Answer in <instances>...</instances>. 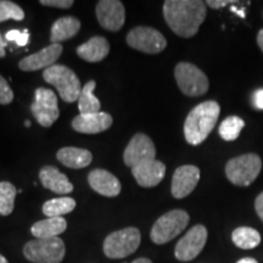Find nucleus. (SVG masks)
<instances>
[{"instance_id": "6", "label": "nucleus", "mask_w": 263, "mask_h": 263, "mask_svg": "<svg viewBox=\"0 0 263 263\" xmlns=\"http://www.w3.org/2000/svg\"><path fill=\"white\" fill-rule=\"evenodd\" d=\"M140 232L136 227L117 230L107 235L104 240V254L108 258H126L137 251L140 245Z\"/></svg>"}, {"instance_id": "24", "label": "nucleus", "mask_w": 263, "mask_h": 263, "mask_svg": "<svg viewBox=\"0 0 263 263\" xmlns=\"http://www.w3.org/2000/svg\"><path fill=\"white\" fill-rule=\"evenodd\" d=\"M233 244L242 250H252L261 244V234L250 227H239L232 233Z\"/></svg>"}, {"instance_id": "29", "label": "nucleus", "mask_w": 263, "mask_h": 263, "mask_svg": "<svg viewBox=\"0 0 263 263\" xmlns=\"http://www.w3.org/2000/svg\"><path fill=\"white\" fill-rule=\"evenodd\" d=\"M25 18L24 10L15 3L9 0H0V22L6 20H15V21H22Z\"/></svg>"}, {"instance_id": "34", "label": "nucleus", "mask_w": 263, "mask_h": 263, "mask_svg": "<svg viewBox=\"0 0 263 263\" xmlns=\"http://www.w3.org/2000/svg\"><path fill=\"white\" fill-rule=\"evenodd\" d=\"M255 210H256V213H257V216L259 217V219L263 222V192L256 197Z\"/></svg>"}, {"instance_id": "1", "label": "nucleus", "mask_w": 263, "mask_h": 263, "mask_svg": "<svg viewBox=\"0 0 263 263\" xmlns=\"http://www.w3.org/2000/svg\"><path fill=\"white\" fill-rule=\"evenodd\" d=\"M206 8V3L200 0H166L163 3V17L177 35L192 38L205 21Z\"/></svg>"}, {"instance_id": "26", "label": "nucleus", "mask_w": 263, "mask_h": 263, "mask_svg": "<svg viewBox=\"0 0 263 263\" xmlns=\"http://www.w3.org/2000/svg\"><path fill=\"white\" fill-rule=\"evenodd\" d=\"M74 207L76 201L72 197H57L43 205V213L47 217H62L73 211Z\"/></svg>"}, {"instance_id": "31", "label": "nucleus", "mask_w": 263, "mask_h": 263, "mask_svg": "<svg viewBox=\"0 0 263 263\" xmlns=\"http://www.w3.org/2000/svg\"><path fill=\"white\" fill-rule=\"evenodd\" d=\"M14 100V91L3 76H0V104L9 105Z\"/></svg>"}, {"instance_id": "2", "label": "nucleus", "mask_w": 263, "mask_h": 263, "mask_svg": "<svg viewBox=\"0 0 263 263\" xmlns=\"http://www.w3.org/2000/svg\"><path fill=\"white\" fill-rule=\"evenodd\" d=\"M221 114L217 101L209 100L199 104L190 111L184 122V137L190 145H200L210 136Z\"/></svg>"}, {"instance_id": "25", "label": "nucleus", "mask_w": 263, "mask_h": 263, "mask_svg": "<svg viewBox=\"0 0 263 263\" xmlns=\"http://www.w3.org/2000/svg\"><path fill=\"white\" fill-rule=\"evenodd\" d=\"M97 87L95 81H89L82 88V91L78 98V108L82 115L100 112V100L94 95V89Z\"/></svg>"}, {"instance_id": "9", "label": "nucleus", "mask_w": 263, "mask_h": 263, "mask_svg": "<svg viewBox=\"0 0 263 263\" xmlns=\"http://www.w3.org/2000/svg\"><path fill=\"white\" fill-rule=\"evenodd\" d=\"M127 44L130 48L145 54H159L167 47V41L157 29L147 26H139L128 32Z\"/></svg>"}, {"instance_id": "8", "label": "nucleus", "mask_w": 263, "mask_h": 263, "mask_svg": "<svg viewBox=\"0 0 263 263\" xmlns=\"http://www.w3.org/2000/svg\"><path fill=\"white\" fill-rule=\"evenodd\" d=\"M66 248L60 238L35 239L24 248L25 257L33 263H61L65 258Z\"/></svg>"}, {"instance_id": "15", "label": "nucleus", "mask_w": 263, "mask_h": 263, "mask_svg": "<svg viewBox=\"0 0 263 263\" xmlns=\"http://www.w3.org/2000/svg\"><path fill=\"white\" fill-rule=\"evenodd\" d=\"M62 54V45L61 44H50L49 47L42 49L41 51L35 54L28 55L25 59L20 61L18 67L21 71L33 72L44 68L51 67L55 65V61L60 58Z\"/></svg>"}, {"instance_id": "38", "label": "nucleus", "mask_w": 263, "mask_h": 263, "mask_svg": "<svg viewBox=\"0 0 263 263\" xmlns=\"http://www.w3.org/2000/svg\"><path fill=\"white\" fill-rule=\"evenodd\" d=\"M236 263H258V262L252 257H244V258H240Z\"/></svg>"}, {"instance_id": "36", "label": "nucleus", "mask_w": 263, "mask_h": 263, "mask_svg": "<svg viewBox=\"0 0 263 263\" xmlns=\"http://www.w3.org/2000/svg\"><path fill=\"white\" fill-rule=\"evenodd\" d=\"M6 42L4 41V38H3L2 33H0V59H3L5 57V48H6Z\"/></svg>"}, {"instance_id": "10", "label": "nucleus", "mask_w": 263, "mask_h": 263, "mask_svg": "<svg viewBox=\"0 0 263 263\" xmlns=\"http://www.w3.org/2000/svg\"><path fill=\"white\" fill-rule=\"evenodd\" d=\"M31 111L41 126L48 128L58 121L60 111L58 106V98L54 91L48 88H38L34 93V101Z\"/></svg>"}, {"instance_id": "3", "label": "nucleus", "mask_w": 263, "mask_h": 263, "mask_svg": "<svg viewBox=\"0 0 263 263\" xmlns=\"http://www.w3.org/2000/svg\"><path fill=\"white\" fill-rule=\"evenodd\" d=\"M43 78L47 83L54 85L65 103H74L82 91L80 78L71 68L64 65H54L43 72Z\"/></svg>"}, {"instance_id": "19", "label": "nucleus", "mask_w": 263, "mask_h": 263, "mask_svg": "<svg viewBox=\"0 0 263 263\" xmlns=\"http://www.w3.org/2000/svg\"><path fill=\"white\" fill-rule=\"evenodd\" d=\"M39 179L45 189L59 194V195H66L73 190V185L70 183L67 177L54 166L43 167L39 171Z\"/></svg>"}, {"instance_id": "27", "label": "nucleus", "mask_w": 263, "mask_h": 263, "mask_svg": "<svg viewBox=\"0 0 263 263\" xmlns=\"http://www.w3.org/2000/svg\"><path fill=\"white\" fill-rule=\"evenodd\" d=\"M245 122L238 116H229L219 126V136L226 141H234L239 138Z\"/></svg>"}, {"instance_id": "22", "label": "nucleus", "mask_w": 263, "mask_h": 263, "mask_svg": "<svg viewBox=\"0 0 263 263\" xmlns=\"http://www.w3.org/2000/svg\"><path fill=\"white\" fill-rule=\"evenodd\" d=\"M66 229L67 222L64 217H47V219L35 222L31 233L35 239H51L65 233Z\"/></svg>"}, {"instance_id": "5", "label": "nucleus", "mask_w": 263, "mask_h": 263, "mask_svg": "<svg viewBox=\"0 0 263 263\" xmlns=\"http://www.w3.org/2000/svg\"><path fill=\"white\" fill-rule=\"evenodd\" d=\"M190 217L184 210H172L160 217L153 226L150 239L157 245L170 242L189 224Z\"/></svg>"}, {"instance_id": "13", "label": "nucleus", "mask_w": 263, "mask_h": 263, "mask_svg": "<svg viewBox=\"0 0 263 263\" xmlns=\"http://www.w3.org/2000/svg\"><path fill=\"white\" fill-rule=\"evenodd\" d=\"M95 12L101 27L110 32L120 31L126 21L124 5L118 0H100Z\"/></svg>"}, {"instance_id": "4", "label": "nucleus", "mask_w": 263, "mask_h": 263, "mask_svg": "<svg viewBox=\"0 0 263 263\" xmlns=\"http://www.w3.org/2000/svg\"><path fill=\"white\" fill-rule=\"evenodd\" d=\"M262 171V160L257 154H244L230 159L226 164V176L232 184L249 186L257 179Z\"/></svg>"}, {"instance_id": "17", "label": "nucleus", "mask_w": 263, "mask_h": 263, "mask_svg": "<svg viewBox=\"0 0 263 263\" xmlns=\"http://www.w3.org/2000/svg\"><path fill=\"white\" fill-rule=\"evenodd\" d=\"M132 173L137 183L143 188H154L159 185L166 174V166L161 161L153 160L133 167Z\"/></svg>"}, {"instance_id": "11", "label": "nucleus", "mask_w": 263, "mask_h": 263, "mask_svg": "<svg viewBox=\"0 0 263 263\" xmlns=\"http://www.w3.org/2000/svg\"><path fill=\"white\" fill-rule=\"evenodd\" d=\"M207 236V229L205 226L196 224L186 232V234L177 242L174 249V256L178 261L189 262L200 255L205 248Z\"/></svg>"}, {"instance_id": "33", "label": "nucleus", "mask_w": 263, "mask_h": 263, "mask_svg": "<svg viewBox=\"0 0 263 263\" xmlns=\"http://www.w3.org/2000/svg\"><path fill=\"white\" fill-rule=\"evenodd\" d=\"M245 3L246 2L241 3L238 0H209V2H206V5L211 9H221L228 4H245Z\"/></svg>"}, {"instance_id": "35", "label": "nucleus", "mask_w": 263, "mask_h": 263, "mask_svg": "<svg viewBox=\"0 0 263 263\" xmlns=\"http://www.w3.org/2000/svg\"><path fill=\"white\" fill-rule=\"evenodd\" d=\"M252 101H254V106L257 110H263V89L256 91L254 98H252Z\"/></svg>"}, {"instance_id": "28", "label": "nucleus", "mask_w": 263, "mask_h": 263, "mask_svg": "<svg viewBox=\"0 0 263 263\" xmlns=\"http://www.w3.org/2000/svg\"><path fill=\"white\" fill-rule=\"evenodd\" d=\"M16 188L10 182H0V215L9 216L14 211Z\"/></svg>"}, {"instance_id": "21", "label": "nucleus", "mask_w": 263, "mask_h": 263, "mask_svg": "<svg viewBox=\"0 0 263 263\" xmlns=\"http://www.w3.org/2000/svg\"><path fill=\"white\" fill-rule=\"evenodd\" d=\"M58 160L68 168L81 170L85 168L93 161V155L89 150L80 149V147H62L57 154Z\"/></svg>"}, {"instance_id": "16", "label": "nucleus", "mask_w": 263, "mask_h": 263, "mask_svg": "<svg viewBox=\"0 0 263 263\" xmlns=\"http://www.w3.org/2000/svg\"><path fill=\"white\" fill-rule=\"evenodd\" d=\"M112 116L106 112L80 114L72 121V128L84 134H98L112 126Z\"/></svg>"}, {"instance_id": "14", "label": "nucleus", "mask_w": 263, "mask_h": 263, "mask_svg": "<svg viewBox=\"0 0 263 263\" xmlns=\"http://www.w3.org/2000/svg\"><path fill=\"white\" fill-rule=\"evenodd\" d=\"M200 180V170L194 164H184L174 171L171 193L176 199H184L190 195Z\"/></svg>"}, {"instance_id": "40", "label": "nucleus", "mask_w": 263, "mask_h": 263, "mask_svg": "<svg viewBox=\"0 0 263 263\" xmlns=\"http://www.w3.org/2000/svg\"><path fill=\"white\" fill-rule=\"evenodd\" d=\"M0 263H9V262H8V259L4 257V256L0 255Z\"/></svg>"}, {"instance_id": "30", "label": "nucleus", "mask_w": 263, "mask_h": 263, "mask_svg": "<svg viewBox=\"0 0 263 263\" xmlns=\"http://www.w3.org/2000/svg\"><path fill=\"white\" fill-rule=\"evenodd\" d=\"M5 38L8 42H15L17 43L20 47H25L26 44H28L29 41V34L27 29L25 31H18V29H11L5 34Z\"/></svg>"}, {"instance_id": "32", "label": "nucleus", "mask_w": 263, "mask_h": 263, "mask_svg": "<svg viewBox=\"0 0 263 263\" xmlns=\"http://www.w3.org/2000/svg\"><path fill=\"white\" fill-rule=\"evenodd\" d=\"M41 4L44 6H51V8L70 9L73 5V2L72 0H41Z\"/></svg>"}, {"instance_id": "42", "label": "nucleus", "mask_w": 263, "mask_h": 263, "mask_svg": "<svg viewBox=\"0 0 263 263\" xmlns=\"http://www.w3.org/2000/svg\"><path fill=\"white\" fill-rule=\"evenodd\" d=\"M262 16H263V14H262Z\"/></svg>"}, {"instance_id": "7", "label": "nucleus", "mask_w": 263, "mask_h": 263, "mask_svg": "<svg viewBox=\"0 0 263 263\" xmlns=\"http://www.w3.org/2000/svg\"><path fill=\"white\" fill-rule=\"evenodd\" d=\"M174 77L180 91L190 98L206 94L210 88L207 76L197 66L190 62H179L174 68Z\"/></svg>"}, {"instance_id": "18", "label": "nucleus", "mask_w": 263, "mask_h": 263, "mask_svg": "<svg viewBox=\"0 0 263 263\" xmlns=\"http://www.w3.org/2000/svg\"><path fill=\"white\" fill-rule=\"evenodd\" d=\"M88 183L94 192L107 197L117 196L122 189L117 177H115L108 171L101 168L93 170L88 174Z\"/></svg>"}, {"instance_id": "41", "label": "nucleus", "mask_w": 263, "mask_h": 263, "mask_svg": "<svg viewBox=\"0 0 263 263\" xmlns=\"http://www.w3.org/2000/svg\"><path fill=\"white\" fill-rule=\"evenodd\" d=\"M25 126H26V127H31V122H29V121H26Z\"/></svg>"}, {"instance_id": "20", "label": "nucleus", "mask_w": 263, "mask_h": 263, "mask_svg": "<svg viewBox=\"0 0 263 263\" xmlns=\"http://www.w3.org/2000/svg\"><path fill=\"white\" fill-rule=\"evenodd\" d=\"M108 52H110V43L106 38L100 37V35H95L77 48L78 57L82 60L91 62V64L103 61Z\"/></svg>"}, {"instance_id": "39", "label": "nucleus", "mask_w": 263, "mask_h": 263, "mask_svg": "<svg viewBox=\"0 0 263 263\" xmlns=\"http://www.w3.org/2000/svg\"><path fill=\"white\" fill-rule=\"evenodd\" d=\"M132 263H153L150 261L149 258H145V257H140V258H137L136 261H133Z\"/></svg>"}, {"instance_id": "12", "label": "nucleus", "mask_w": 263, "mask_h": 263, "mask_svg": "<svg viewBox=\"0 0 263 263\" xmlns=\"http://www.w3.org/2000/svg\"><path fill=\"white\" fill-rule=\"evenodd\" d=\"M155 144L150 137L143 133H138L132 138L123 154L124 163L130 168L139 166L141 163H145L147 161L155 160Z\"/></svg>"}, {"instance_id": "37", "label": "nucleus", "mask_w": 263, "mask_h": 263, "mask_svg": "<svg viewBox=\"0 0 263 263\" xmlns=\"http://www.w3.org/2000/svg\"><path fill=\"white\" fill-rule=\"evenodd\" d=\"M257 44L263 52V28L259 29L257 33Z\"/></svg>"}, {"instance_id": "23", "label": "nucleus", "mask_w": 263, "mask_h": 263, "mask_svg": "<svg viewBox=\"0 0 263 263\" xmlns=\"http://www.w3.org/2000/svg\"><path fill=\"white\" fill-rule=\"evenodd\" d=\"M81 29L80 20L73 17V16H66L61 17L54 22L50 32V42L52 44H59V43L68 41L73 38Z\"/></svg>"}]
</instances>
